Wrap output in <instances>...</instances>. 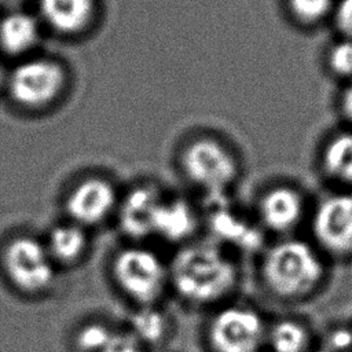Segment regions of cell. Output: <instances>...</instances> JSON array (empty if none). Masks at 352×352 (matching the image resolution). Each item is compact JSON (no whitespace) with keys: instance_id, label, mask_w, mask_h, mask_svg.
<instances>
[{"instance_id":"obj_1","label":"cell","mask_w":352,"mask_h":352,"mask_svg":"<svg viewBox=\"0 0 352 352\" xmlns=\"http://www.w3.org/2000/svg\"><path fill=\"white\" fill-rule=\"evenodd\" d=\"M168 276L183 300L205 305L220 301L235 289L238 270L216 246L195 243L175 254Z\"/></svg>"},{"instance_id":"obj_2","label":"cell","mask_w":352,"mask_h":352,"mask_svg":"<svg viewBox=\"0 0 352 352\" xmlns=\"http://www.w3.org/2000/svg\"><path fill=\"white\" fill-rule=\"evenodd\" d=\"M324 264L304 241L286 239L272 245L263 256L260 278L265 289L282 301L302 300L322 285Z\"/></svg>"},{"instance_id":"obj_3","label":"cell","mask_w":352,"mask_h":352,"mask_svg":"<svg viewBox=\"0 0 352 352\" xmlns=\"http://www.w3.org/2000/svg\"><path fill=\"white\" fill-rule=\"evenodd\" d=\"M69 87L67 67L58 59L34 54L19 60L7 77L11 100L25 111L41 113L54 107Z\"/></svg>"},{"instance_id":"obj_4","label":"cell","mask_w":352,"mask_h":352,"mask_svg":"<svg viewBox=\"0 0 352 352\" xmlns=\"http://www.w3.org/2000/svg\"><path fill=\"white\" fill-rule=\"evenodd\" d=\"M179 165L194 187L212 194L228 190L239 176L234 151L213 136H198L184 144Z\"/></svg>"},{"instance_id":"obj_5","label":"cell","mask_w":352,"mask_h":352,"mask_svg":"<svg viewBox=\"0 0 352 352\" xmlns=\"http://www.w3.org/2000/svg\"><path fill=\"white\" fill-rule=\"evenodd\" d=\"M111 276L117 287L140 307L153 305L169 279L162 260L142 246L121 249L113 258Z\"/></svg>"},{"instance_id":"obj_6","label":"cell","mask_w":352,"mask_h":352,"mask_svg":"<svg viewBox=\"0 0 352 352\" xmlns=\"http://www.w3.org/2000/svg\"><path fill=\"white\" fill-rule=\"evenodd\" d=\"M0 261L7 280L23 294H41L55 280V263L44 242L33 236L11 238L1 250Z\"/></svg>"},{"instance_id":"obj_7","label":"cell","mask_w":352,"mask_h":352,"mask_svg":"<svg viewBox=\"0 0 352 352\" xmlns=\"http://www.w3.org/2000/svg\"><path fill=\"white\" fill-rule=\"evenodd\" d=\"M265 336L263 318L246 307L219 311L208 327V341L213 352H258Z\"/></svg>"},{"instance_id":"obj_8","label":"cell","mask_w":352,"mask_h":352,"mask_svg":"<svg viewBox=\"0 0 352 352\" xmlns=\"http://www.w3.org/2000/svg\"><path fill=\"white\" fill-rule=\"evenodd\" d=\"M118 192L106 177L88 176L77 182L65 198V212L72 223L92 227L107 220L118 209Z\"/></svg>"},{"instance_id":"obj_9","label":"cell","mask_w":352,"mask_h":352,"mask_svg":"<svg viewBox=\"0 0 352 352\" xmlns=\"http://www.w3.org/2000/svg\"><path fill=\"white\" fill-rule=\"evenodd\" d=\"M312 232L318 245L333 257L352 256V197L326 198L316 209Z\"/></svg>"},{"instance_id":"obj_10","label":"cell","mask_w":352,"mask_h":352,"mask_svg":"<svg viewBox=\"0 0 352 352\" xmlns=\"http://www.w3.org/2000/svg\"><path fill=\"white\" fill-rule=\"evenodd\" d=\"M36 15L44 30L76 38L87 34L98 21V0H37Z\"/></svg>"},{"instance_id":"obj_11","label":"cell","mask_w":352,"mask_h":352,"mask_svg":"<svg viewBox=\"0 0 352 352\" xmlns=\"http://www.w3.org/2000/svg\"><path fill=\"white\" fill-rule=\"evenodd\" d=\"M44 28L36 15L26 10H11L0 18V50L19 60L36 54Z\"/></svg>"},{"instance_id":"obj_12","label":"cell","mask_w":352,"mask_h":352,"mask_svg":"<svg viewBox=\"0 0 352 352\" xmlns=\"http://www.w3.org/2000/svg\"><path fill=\"white\" fill-rule=\"evenodd\" d=\"M162 197L148 186H139L118 204L122 231L132 238H144L153 234L157 209Z\"/></svg>"},{"instance_id":"obj_13","label":"cell","mask_w":352,"mask_h":352,"mask_svg":"<svg viewBox=\"0 0 352 352\" xmlns=\"http://www.w3.org/2000/svg\"><path fill=\"white\" fill-rule=\"evenodd\" d=\"M302 214L300 194L287 187L276 186L267 190L258 201L261 223L274 232H286L297 226Z\"/></svg>"},{"instance_id":"obj_14","label":"cell","mask_w":352,"mask_h":352,"mask_svg":"<svg viewBox=\"0 0 352 352\" xmlns=\"http://www.w3.org/2000/svg\"><path fill=\"white\" fill-rule=\"evenodd\" d=\"M54 263L72 265L81 260L88 248L85 228L76 223H62L51 228L44 242Z\"/></svg>"},{"instance_id":"obj_15","label":"cell","mask_w":352,"mask_h":352,"mask_svg":"<svg viewBox=\"0 0 352 352\" xmlns=\"http://www.w3.org/2000/svg\"><path fill=\"white\" fill-rule=\"evenodd\" d=\"M195 219L191 208L179 199L162 201L157 209L153 234H158L169 241H180L191 234Z\"/></svg>"},{"instance_id":"obj_16","label":"cell","mask_w":352,"mask_h":352,"mask_svg":"<svg viewBox=\"0 0 352 352\" xmlns=\"http://www.w3.org/2000/svg\"><path fill=\"white\" fill-rule=\"evenodd\" d=\"M265 342L272 352H307L311 337L309 330L302 322L283 318L267 329Z\"/></svg>"},{"instance_id":"obj_17","label":"cell","mask_w":352,"mask_h":352,"mask_svg":"<svg viewBox=\"0 0 352 352\" xmlns=\"http://www.w3.org/2000/svg\"><path fill=\"white\" fill-rule=\"evenodd\" d=\"M323 165L338 180L352 182V133L336 136L324 148Z\"/></svg>"},{"instance_id":"obj_18","label":"cell","mask_w":352,"mask_h":352,"mask_svg":"<svg viewBox=\"0 0 352 352\" xmlns=\"http://www.w3.org/2000/svg\"><path fill=\"white\" fill-rule=\"evenodd\" d=\"M132 336L142 344H157L166 334V319L165 316L150 307H142L131 319Z\"/></svg>"},{"instance_id":"obj_19","label":"cell","mask_w":352,"mask_h":352,"mask_svg":"<svg viewBox=\"0 0 352 352\" xmlns=\"http://www.w3.org/2000/svg\"><path fill=\"white\" fill-rule=\"evenodd\" d=\"M113 333L102 323H87L76 334V345L81 352H100Z\"/></svg>"},{"instance_id":"obj_20","label":"cell","mask_w":352,"mask_h":352,"mask_svg":"<svg viewBox=\"0 0 352 352\" xmlns=\"http://www.w3.org/2000/svg\"><path fill=\"white\" fill-rule=\"evenodd\" d=\"M331 7V0H289L292 14L302 22H315L323 18Z\"/></svg>"},{"instance_id":"obj_21","label":"cell","mask_w":352,"mask_h":352,"mask_svg":"<svg viewBox=\"0 0 352 352\" xmlns=\"http://www.w3.org/2000/svg\"><path fill=\"white\" fill-rule=\"evenodd\" d=\"M329 62L337 74L352 76V40L337 43L329 54Z\"/></svg>"},{"instance_id":"obj_22","label":"cell","mask_w":352,"mask_h":352,"mask_svg":"<svg viewBox=\"0 0 352 352\" xmlns=\"http://www.w3.org/2000/svg\"><path fill=\"white\" fill-rule=\"evenodd\" d=\"M100 352H143V348L132 334L113 333L110 341Z\"/></svg>"},{"instance_id":"obj_23","label":"cell","mask_w":352,"mask_h":352,"mask_svg":"<svg viewBox=\"0 0 352 352\" xmlns=\"http://www.w3.org/2000/svg\"><path fill=\"white\" fill-rule=\"evenodd\" d=\"M352 346V331L346 329H338L330 333L327 340V352H345Z\"/></svg>"},{"instance_id":"obj_24","label":"cell","mask_w":352,"mask_h":352,"mask_svg":"<svg viewBox=\"0 0 352 352\" xmlns=\"http://www.w3.org/2000/svg\"><path fill=\"white\" fill-rule=\"evenodd\" d=\"M336 25L346 36L352 37V0H341L336 10Z\"/></svg>"},{"instance_id":"obj_25","label":"cell","mask_w":352,"mask_h":352,"mask_svg":"<svg viewBox=\"0 0 352 352\" xmlns=\"http://www.w3.org/2000/svg\"><path fill=\"white\" fill-rule=\"evenodd\" d=\"M342 110L349 120H352V84L345 89L342 96Z\"/></svg>"},{"instance_id":"obj_26","label":"cell","mask_w":352,"mask_h":352,"mask_svg":"<svg viewBox=\"0 0 352 352\" xmlns=\"http://www.w3.org/2000/svg\"><path fill=\"white\" fill-rule=\"evenodd\" d=\"M7 77H8V73H6V72L0 67V89H1V88H6Z\"/></svg>"},{"instance_id":"obj_27","label":"cell","mask_w":352,"mask_h":352,"mask_svg":"<svg viewBox=\"0 0 352 352\" xmlns=\"http://www.w3.org/2000/svg\"><path fill=\"white\" fill-rule=\"evenodd\" d=\"M1 1H7V3H15V1H18V0H1Z\"/></svg>"},{"instance_id":"obj_28","label":"cell","mask_w":352,"mask_h":352,"mask_svg":"<svg viewBox=\"0 0 352 352\" xmlns=\"http://www.w3.org/2000/svg\"><path fill=\"white\" fill-rule=\"evenodd\" d=\"M318 352H327L326 349H322V351H318Z\"/></svg>"}]
</instances>
